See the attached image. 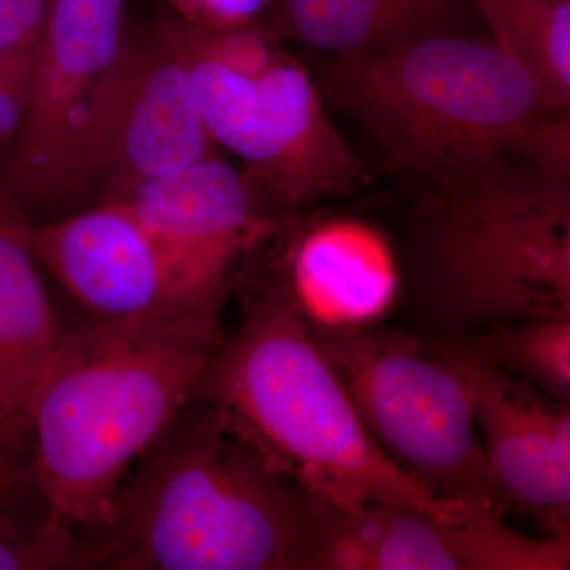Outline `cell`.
<instances>
[{
	"label": "cell",
	"mask_w": 570,
	"mask_h": 570,
	"mask_svg": "<svg viewBox=\"0 0 570 570\" xmlns=\"http://www.w3.org/2000/svg\"><path fill=\"white\" fill-rule=\"evenodd\" d=\"M219 328L97 316L63 326L26 412L43 502L86 534L108 527L127 472L193 396Z\"/></svg>",
	"instance_id": "1"
},
{
	"label": "cell",
	"mask_w": 570,
	"mask_h": 570,
	"mask_svg": "<svg viewBox=\"0 0 570 570\" xmlns=\"http://www.w3.org/2000/svg\"><path fill=\"white\" fill-rule=\"evenodd\" d=\"M135 463L94 569H299L317 498L213 404L190 396Z\"/></svg>",
	"instance_id": "2"
},
{
	"label": "cell",
	"mask_w": 570,
	"mask_h": 570,
	"mask_svg": "<svg viewBox=\"0 0 570 570\" xmlns=\"http://www.w3.org/2000/svg\"><path fill=\"white\" fill-rule=\"evenodd\" d=\"M193 396L223 411L269 463L336 508L387 502L442 520L463 512L464 504L434 497L374 441L287 291L273 288L247 307Z\"/></svg>",
	"instance_id": "3"
},
{
	"label": "cell",
	"mask_w": 570,
	"mask_h": 570,
	"mask_svg": "<svg viewBox=\"0 0 570 570\" xmlns=\"http://www.w3.org/2000/svg\"><path fill=\"white\" fill-rule=\"evenodd\" d=\"M569 115L438 186L423 277L452 324L570 318Z\"/></svg>",
	"instance_id": "4"
},
{
	"label": "cell",
	"mask_w": 570,
	"mask_h": 570,
	"mask_svg": "<svg viewBox=\"0 0 570 570\" xmlns=\"http://www.w3.org/2000/svg\"><path fill=\"white\" fill-rule=\"evenodd\" d=\"M316 85L390 163L436 186L562 115L543 108L530 78L493 41L468 32L328 55Z\"/></svg>",
	"instance_id": "5"
},
{
	"label": "cell",
	"mask_w": 570,
	"mask_h": 570,
	"mask_svg": "<svg viewBox=\"0 0 570 570\" xmlns=\"http://www.w3.org/2000/svg\"><path fill=\"white\" fill-rule=\"evenodd\" d=\"M367 431L434 497L504 513L475 431V395L455 362L362 328L311 333Z\"/></svg>",
	"instance_id": "6"
},
{
	"label": "cell",
	"mask_w": 570,
	"mask_h": 570,
	"mask_svg": "<svg viewBox=\"0 0 570 570\" xmlns=\"http://www.w3.org/2000/svg\"><path fill=\"white\" fill-rule=\"evenodd\" d=\"M181 56L214 145L238 156L285 209L356 193L370 170L330 121L316 81L281 52L266 66L235 70L184 47Z\"/></svg>",
	"instance_id": "7"
},
{
	"label": "cell",
	"mask_w": 570,
	"mask_h": 570,
	"mask_svg": "<svg viewBox=\"0 0 570 570\" xmlns=\"http://www.w3.org/2000/svg\"><path fill=\"white\" fill-rule=\"evenodd\" d=\"M124 0H50L37 43L31 102L0 179L32 223L85 204L82 145L100 81L115 61Z\"/></svg>",
	"instance_id": "8"
},
{
	"label": "cell",
	"mask_w": 570,
	"mask_h": 570,
	"mask_svg": "<svg viewBox=\"0 0 570 570\" xmlns=\"http://www.w3.org/2000/svg\"><path fill=\"white\" fill-rule=\"evenodd\" d=\"M216 153L181 56L163 32L124 31L89 110L85 202H111L138 184Z\"/></svg>",
	"instance_id": "9"
},
{
	"label": "cell",
	"mask_w": 570,
	"mask_h": 570,
	"mask_svg": "<svg viewBox=\"0 0 570 570\" xmlns=\"http://www.w3.org/2000/svg\"><path fill=\"white\" fill-rule=\"evenodd\" d=\"M26 238L39 265L91 316L220 325L230 287L195 272L118 202L28 220Z\"/></svg>",
	"instance_id": "10"
},
{
	"label": "cell",
	"mask_w": 570,
	"mask_h": 570,
	"mask_svg": "<svg viewBox=\"0 0 570 570\" xmlns=\"http://www.w3.org/2000/svg\"><path fill=\"white\" fill-rule=\"evenodd\" d=\"M449 358L471 381L491 483L505 505L531 510L569 539L570 414L483 354Z\"/></svg>",
	"instance_id": "11"
},
{
	"label": "cell",
	"mask_w": 570,
	"mask_h": 570,
	"mask_svg": "<svg viewBox=\"0 0 570 570\" xmlns=\"http://www.w3.org/2000/svg\"><path fill=\"white\" fill-rule=\"evenodd\" d=\"M111 202L129 209L200 275L227 285L236 261L288 225L287 217L268 209L254 184L217 153L138 184Z\"/></svg>",
	"instance_id": "12"
},
{
	"label": "cell",
	"mask_w": 570,
	"mask_h": 570,
	"mask_svg": "<svg viewBox=\"0 0 570 570\" xmlns=\"http://www.w3.org/2000/svg\"><path fill=\"white\" fill-rule=\"evenodd\" d=\"M299 569L468 570L461 515L442 520L387 502L343 509L318 499Z\"/></svg>",
	"instance_id": "13"
},
{
	"label": "cell",
	"mask_w": 570,
	"mask_h": 570,
	"mask_svg": "<svg viewBox=\"0 0 570 570\" xmlns=\"http://www.w3.org/2000/svg\"><path fill=\"white\" fill-rule=\"evenodd\" d=\"M395 258L384 236L356 220H328L303 236L291 262L292 302L324 330L362 328L395 302Z\"/></svg>",
	"instance_id": "14"
},
{
	"label": "cell",
	"mask_w": 570,
	"mask_h": 570,
	"mask_svg": "<svg viewBox=\"0 0 570 570\" xmlns=\"http://www.w3.org/2000/svg\"><path fill=\"white\" fill-rule=\"evenodd\" d=\"M28 217L0 179V426L28 431L26 412L63 325L26 238Z\"/></svg>",
	"instance_id": "15"
},
{
	"label": "cell",
	"mask_w": 570,
	"mask_h": 570,
	"mask_svg": "<svg viewBox=\"0 0 570 570\" xmlns=\"http://www.w3.org/2000/svg\"><path fill=\"white\" fill-rule=\"evenodd\" d=\"M281 36L326 55L382 51L442 33H466L474 0H275Z\"/></svg>",
	"instance_id": "16"
},
{
	"label": "cell",
	"mask_w": 570,
	"mask_h": 570,
	"mask_svg": "<svg viewBox=\"0 0 570 570\" xmlns=\"http://www.w3.org/2000/svg\"><path fill=\"white\" fill-rule=\"evenodd\" d=\"M494 47L532 82L543 108L570 111V0H474Z\"/></svg>",
	"instance_id": "17"
},
{
	"label": "cell",
	"mask_w": 570,
	"mask_h": 570,
	"mask_svg": "<svg viewBox=\"0 0 570 570\" xmlns=\"http://www.w3.org/2000/svg\"><path fill=\"white\" fill-rule=\"evenodd\" d=\"M483 354L508 373L568 403L570 393V318L523 321L504 326Z\"/></svg>",
	"instance_id": "18"
},
{
	"label": "cell",
	"mask_w": 570,
	"mask_h": 570,
	"mask_svg": "<svg viewBox=\"0 0 570 570\" xmlns=\"http://www.w3.org/2000/svg\"><path fill=\"white\" fill-rule=\"evenodd\" d=\"M82 569H94L91 540L50 505L31 527H0V570Z\"/></svg>",
	"instance_id": "19"
},
{
	"label": "cell",
	"mask_w": 570,
	"mask_h": 570,
	"mask_svg": "<svg viewBox=\"0 0 570 570\" xmlns=\"http://www.w3.org/2000/svg\"><path fill=\"white\" fill-rule=\"evenodd\" d=\"M37 45L0 52V141L10 140L31 102Z\"/></svg>",
	"instance_id": "20"
},
{
	"label": "cell",
	"mask_w": 570,
	"mask_h": 570,
	"mask_svg": "<svg viewBox=\"0 0 570 570\" xmlns=\"http://www.w3.org/2000/svg\"><path fill=\"white\" fill-rule=\"evenodd\" d=\"M179 21L195 28L227 29L250 24L275 0H167Z\"/></svg>",
	"instance_id": "21"
},
{
	"label": "cell",
	"mask_w": 570,
	"mask_h": 570,
	"mask_svg": "<svg viewBox=\"0 0 570 570\" xmlns=\"http://www.w3.org/2000/svg\"><path fill=\"white\" fill-rule=\"evenodd\" d=\"M48 0H0V52L39 43L47 22Z\"/></svg>",
	"instance_id": "22"
},
{
	"label": "cell",
	"mask_w": 570,
	"mask_h": 570,
	"mask_svg": "<svg viewBox=\"0 0 570 570\" xmlns=\"http://www.w3.org/2000/svg\"><path fill=\"white\" fill-rule=\"evenodd\" d=\"M14 438H18L17 434L10 433V431L3 430L0 426V463L9 461V448Z\"/></svg>",
	"instance_id": "23"
},
{
	"label": "cell",
	"mask_w": 570,
	"mask_h": 570,
	"mask_svg": "<svg viewBox=\"0 0 570 570\" xmlns=\"http://www.w3.org/2000/svg\"><path fill=\"white\" fill-rule=\"evenodd\" d=\"M13 480L14 472L11 471L10 460L3 461V463H0V494L9 489L10 483L13 482Z\"/></svg>",
	"instance_id": "24"
}]
</instances>
